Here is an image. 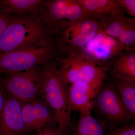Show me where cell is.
<instances>
[{
    "label": "cell",
    "instance_id": "6da1fadb",
    "mask_svg": "<svg viewBox=\"0 0 135 135\" xmlns=\"http://www.w3.org/2000/svg\"><path fill=\"white\" fill-rule=\"evenodd\" d=\"M9 17L0 37V54L32 46L55 31L46 29L40 20L33 17Z\"/></svg>",
    "mask_w": 135,
    "mask_h": 135
},
{
    "label": "cell",
    "instance_id": "7a4b0ae2",
    "mask_svg": "<svg viewBox=\"0 0 135 135\" xmlns=\"http://www.w3.org/2000/svg\"><path fill=\"white\" fill-rule=\"evenodd\" d=\"M57 48L49 36L24 48L0 54V72L10 74L51 62Z\"/></svg>",
    "mask_w": 135,
    "mask_h": 135
},
{
    "label": "cell",
    "instance_id": "3957f363",
    "mask_svg": "<svg viewBox=\"0 0 135 135\" xmlns=\"http://www.w3.org/2000/svg\"><path fill=\"white\" fill-rule=\"evenodd\" d=\"M68 86L54 63L50 62L44 66L43 81L39 96L55 113L59 126L66 129L71 126Z\"/></svg>",
    "mask_w": 135,
    "mask_h": 135
},
{
    "label": "cell",
    "instance_id": "277c9868",
    "mask_svg": "<svg viewBox=\"0 0 135 135\" xmlns=\"http://www.w3.org/2000/svg\"><path fill=\"white\" fill-rule=\"evenodd\" d=\"M61 60L58 70L66 84L84 83L92 84H103L107 71L111 63L106 66H98L89 60L79 50L66 54Z\"/></svg>",
    "mask_w": 135,
    "mask_h": 135
},
{
    "label": "cell",
    "instance_id": "5b68a950",
    "mask_svg": "<svg viewBox=\"0 0 135 135\" xmlns=\"http://www.w3.org/2000/svg\"><path fill=\"white\" fill-rule=\"evenodd\" d=\"M43 68L36 66L9 74L3 81L5 91L22 104L37 98L42 86Z\"/></svg>",
    "mask_w": 135,
    "mask_h": 135
},
{
    "label": "cell",
    "instance_id": "8992f818",
    "mask_svg": "<svg viewBox=\"0 0 135 135\" xmlns=\"http://www.w3.org/2000/svg\"><path fill=\"white\" fill-rule=\"evenodd\" d=\"M102 119L106 132L132 119L117 93L113 83L101 87L97 95L95 105Z\"/></svg>",
    "mask_w": 135,
    "mask_h": 135
},
{
    "label": "cell",
    "instance_id": "52a82bcc",
    "mask_svg": "<svg viewBox=\"0 0 135 135\" xmlns=\"http://www.w3.org/2000/svg\"><path fill=\"white\" fill-rule=\"evenodd\" d=\"M62 30L57 45L66 54L83 47L102 32L99 21L87 17L71 24Z\"/></svg>",
    "mask_w": 135,
    "mask_h": 135
},
{
    "label": "cell",
    "instance_id": "ba28073f",
    "mask_svg": "<svg viewBox=\"0 0 135 135\" xmlns=\"http://www.w3.org/2000/svg\"><path fill=\"white\" fill-rule=\"evenodd\" d=\"M43 8L44 21L55 31L63 30L84 18V11L77 0L46 1Z\"/></svg>",
    "mask_w": 135,
    "mask_h": 135
},
{
    "label": "cell",
    "instance_id": "9c48e42d",
    "mask_svg": "<svg viewBox=\"0 0 135 135\" xmlns=\"http://www.w3.org/2000/svg\"><path fill=\"white\" fill-rule=\"evenodd\" d=\"M131 48L118 39L101 32L78 50L97 65L103 66L108 61Z\"/></svg>",
    "mask_w": 135,
    "mask_h": 135
},
{
    "label": "cell",
    "instance_id": "30bf717a",
    "mask_svg": "<svg viewBox=\"0 0 135 135\" xmlns=\"http://www.w3.org/2000/svg\"><path fill=\"white\" fill-rule=\"evenodd\" d=\"M25 132H38L58 124L55 113L41 98L22 104Z\"/></svg>",
    "mask_w": 135,
    "mask_h": 135
},
{
    "label": "cell",
    "instance_id": "8fae6325",
    "mask_svg": "<svg viewBox=\"0 0 135 135\" xmlns=\"http://www.w3.org/2000/svg\"><path fill=\"white\" fill-rule=\"evenodd\" d=\"M103 84L78 83L70 84L68 91V110L79 112L80 115L90 113L97 95Z\"/></svg>",
    "mask_w": 135,
    "mask_h": 135
},
{
    "label": "cell",
    "instance_id": "7c38bea8",
    "mask_svg": "<svg viewBox=\"0 0 135 135\" xmlns=\"http://www.w3.org/2000/svg\"><path fill=\"white\" fill-rule=\"evenodd\" d=\"M100 23L104 33L131 47H135V18L125 15H112L101 20Z\"/></svg>",
    "mask_w": 135,
    "mask_h": 135
},
{
    "label": "cell",
    "instance_id": "4fadbf2b",
    "mask_svg": "<svg viewBox=\"0 0 135 135\" xmlns=\"http://www.w3.org/2000/svg\"><path fill=\"white\" fill-rule=\"evenodd\" d=\"M25 132L22 103L12 97L6 98L0 113V135H22Z\"/></svg>",
    "mask_w": 135,
    "mask_h": 135
},
{
    "label": "cell",
    "instance_id": "5bb4252c",
    "mask_svg": "<svg viewBox=\"0 0 135 135\" xmlns=\"http://www.w3.org/2000/svg\"><path fill=\"white\" fill-rule=\"evenodd\" d=\"M82 8L84 17L101 21L112 15H125L116 0H77Z\"/></svg>",
    "mask_w": 135,
    "mask_h": 135
},
{
    "label": "cell",
    "instance_id": "9a60e30c",
    "mask_svg": "<svg viewBox=\"0 0 135 135\" xmlns=\"http://www.w3.org/2000/svg\"><path fill=\"white\" fill-rule=\"evenodd\" d=\"M113 83L126 110L133 119L135 118V80L114 76Z\"/></svg>",
    "mask_w": 135,
    "mask_h": 135
},
{
    "label": "cell",
    "instance_id": "2e32d148",
    "mask_svg": "<svg viewBox=\"0 0 135 135\" xmlns=\"http://www.w3.org/2000/svg\"><path fill=\"white\" fill-rule=\"evenodd\" d=\"M46 1L42 0H2L0 1V11L7 15L15 13L23 15H35L42 9Z\"/></svg>",
    "mask_w": 135,
    "mask_h": 135
},
{
    "label": "cell",
    "instance_id": "e0dca14e",
    "mask_svg": "<svg viewBox=\"0 0 135 135\" xmlns=\"http://www.w3.org/2000/svg\"><path fill=\"white\" fill-rule=\"evenodd\" d=\"M135 47L124 51L111 63L113 76H119L135 80Z\"/></svg>",
    "mask_w": 135,
    "mask_h": 135
},
{
    "label": "cell",
    "instance_id": "ac0fdd59",
    "mask_svg": "<svg viewBox=\"0 0 135 135\" xmlns=\"http://www.w3.org/2000/svg\"><path fill=\"white\" fill-rule=\"evenodd\" d=\"M105 133L104 126L90 113L80 115L71 135H105Z\"/></svg>",
    "mask_w": 135,
    "mask_h": 135
},
{
    "label": "cell",
    "instance_id": "d6986e66",
    "mask_svg": "<svg viewBox=\"0 0 135 135\" xmlns=\"http://www.w3.org/2000/svg\"><path fill=\"white\" fill-rule=\"evenodd\" d=\"M105 135H135V126L133 124L118 126L107 131Z\"/></svg>",
    "mask_w": 135,
    "mask_h": 135
},
{
    "label": "cell",
    "instance_id": "ffe728a7",
    "mask_svg": "<svg viewBox=\"0 0 135 135\" xmlns=\"http://www.w3.org/2000/svg\"><path fill=\"white\" fill-rule=\"evenodd\" d=\"M119 5L124 11L130 16L135 17V0H116Z\"/></svg>",
    "mask_w": 135,
    "mask_h": 135
},
{
    "label": "cell",
    "instance_id": "44dd1931",
    "mask_svg": "<svg viewBox=\"0 0 135 135\" xmlns=\"http://www.w3.org/2000/svg\"><path fill=\"white\" fill-rule=\"evenodd\" d=\"M67 130L62 126H54L46 128L35 135H64Z\"/></svg>",
    "mask_w": 135,
    "mask_h": 135
},
{
    "label": "cell",
    "instance_id": "7402d4cb",
    "mask_svg": "<svg viewBox=\"0 0 135 135\" xmlns=\"http://www.w3.org/2000/svg\"><path fill=\"white\" fill-rule=\"evenodd\" d=\"M9 15L0 11V37L8 24Z\"/></svg>",
    "mask_w": 135,
    "mask_h": 135
},
{
    "label": "cell",
    "instance_id": "603a6c76",
    "mask_svg": "<svg viewBox=\"0 0 135 135\" xmlns=\"http://www.w3.org/2000/svg\"><path fill=\"white\" fill-rule=\"evenodd\" d=\"M5 91L3 82H0V113L2 110L6 99L5 95Z\"/></svg>",
    "mask_w": 135,
    "mask_h": 135
}]
</instances>
